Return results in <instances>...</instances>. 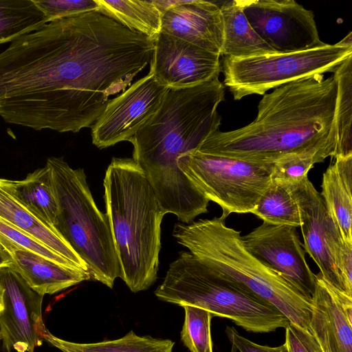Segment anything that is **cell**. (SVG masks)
Instances as JSON below:
<instances>
[{
  "label": "cell",
  "instance_id": "obj_1",
  "mask_svg": "<svg viewBox=\"0 0 352 352\" xmlns=\"http://www.w3.org/2000/svg\"><path fill=\"white\" fill-rule=\"evenodd\" d=\"M155 43L99 12L50 21L0 53V117L77 133L151 63Z\"/></svg>",
  "mask_w": 352,
  "mask_h": 352
},
{
  "label": "cell",
  "instance_id": "obj_2",
  "mask_svg": "<svg viewBox=\"0 0 352 352\" xmlns=\"http://www.w3.org/2000/svg\"><path fill=\"white\" fill-rule=\"evenodd\" d=\"M336 96L333 74L326 78L316 74L282 85L263 95L251 123L233 131L217 130L197 148L269 164L314 149L329 150L335 155Z\"/></svg>",
  "mask_w": 352,
  "mask_h": 352
},
{
  "label": "cell",
  "instance_id": "obj_3",
  "mask_svg": "<svg viewBox=\"0 0 352 352\" xmlns=\"http://www.w3.org/2000/svg\"><path fill=\"white\" fill-rule=\"evenodd\" d=\"M103 184L121 279L133 292L147 289L157 276L164 214L143 170L133 159L113 157Z\"/></svg>",
  "mask_w": 352,
  "mask_h": 352
},
{
  "label": "cell",
  "instance_id": "obj_4",
  "mask_svg": "<svg viewBox=\"0 0 352 352\" xmlns=\"http://www.w3.org/2000/svg\"><path fill=\"white\" fill-rule=\"evenodd\" d=\"M214 217L174 226L178 243L223 278L278 309L290 323L310 333L311 299L245 248L241 232Z\"/></svg>",
  "mask_w": 352,
  "mask_h": 352
},
{
  "label": "cell",
  "instance_id": "obj_5",
  "mask_svg": "<svg viewBox=\"0 0 352 352\" xmlns=\"http://www.w3.org/2000/svg\"><path fill=\"white\" fill-rule=\"evenodd\" d=\"M45 166L57 204L54 228L86 263L90 278L112 288L121 266L108 216L98 208L84 170L61 157L48 158Z\"/></svg>",
  "mask_w": 352,
  "mask_h": 352
},
{
  "label": "cell",
  "instance_id": "obj_6",
  "mask_svg": "<svg viewBox=\"0 0 352 352\" xmlns=\"http://www.w3.org/2000/svg\"><path fill=\"white\" fill-rule=\"evenodd\" d=\"M162 300L204 309L245 331L269 333L290 322L275 307L223 278L189 252H181L155 291Z\"/></svg>",
  "mask_w": 352,
  "mask_h": 352
},
{
  "label": "cell",
  "instance_id": "obj_7",
  "mask_svg": "<svg viewBox=\"0 0 352 352\" xmlns=\"http://www.w3.org/2000/svg\"><path fill=\"white\" fill-rule=\"evenodd\" d=\"M225 99L218 78L184 89H168L156 112L129 139L133 156L170 151L182 156L219 130L217 109Z\"/></svg>",
  "mask_w": 352,
  "mask_h": 352
},
{
  "label": "cell",
  "instance_id": "obj_8",
  "mask_svg": "<svg viewBox=\"0 0 352 352\" xmlns=\"http://www.w3.org/2000/svg\"><path fill=\"white\" fill-rule=\"evenodd\" d=\"M352 56V33L336 44L305 51L275 53L249 58L223 56L221 72L223 82L234 100L264 95L268 90L307 76L333 73Z\"/></svg>",
  "mask_w": 352,
  "mask_h": 352
},
{
  "label": "cell",
  "instance_id": "obj_9",
  "mask_svg": "<svg viewBox=\"0 0 352 352\" xmlns=\"http://www.w3.org/2000/svg\"><path fill=\"white\" fill-rule=\"evenodd\" d=\"M182 172L209 200L221 217L251 213L272 182L274 164L250 162L195 148L178 159Z\"/></svg>",
  "mask_w": 352,
  "mask_h": 352
},
{
  "label": "cell",
  "instance_id": "obj_10",
  "mask_svg": "<svg viewBox=\"0 0 352 352\" xmlns=\"http://www.w3.org/2000/svg\"><path fill=\"white\" fill-rule=\"evenodd\" d=\"M243 12L261 38L280 54L324 46L311 10L294 0H241Z\"/></svg>",
  "mask_w": 352,
  "mask_h": 352
},
{
  "label": "cell",
  "instance_id": "obj_11",
  "mask_svg": "<svg viewBox=\"0 0 352 352\" xmlns=\"http://www.w3.org/2000/svg\"><path fill=\"white\" fill-rule=\"evenodd\" d=\"M3 309L0 335L6 352H34L47 330L42 316L41 296L31 289L11 263L0 267Z\"/></svg>",
  "mask_w": 352,
  "mask_h": 352
},
{
  "label": "cell",
  "instance_id": "obj_12",
  "mask_svg": "<svg viewBox=\"0 0 352 352\" xmlns=\"http://www.w3.org/2000/svg\"><path fill=\"white\" fill-rule=\"evenodd\" d=\"M295 195L300 210V227L305 252L316 263L327 282L352 297L346 290L337 265L346 242L327 211L320 193L307 176L296 184Z\"/></svg>",
  "mask_w": 352,
  "mask_h": 352
},
{
  "label": "cell",
  "instance_id": "obj_13",
  "mask_svg": "<svg viewBox=\"0 0 352 352\" xmlns=\"http://www.w3.org/2000/svg\"><path fill=\"white\" fill-rule=\"evenodd\" d=\"M167 90L149 71L109 101L91 126L93 144L104 148L129 141L156 112Z\"/></svg>",
  "mask_w": 352,
  "mask_h": 352
},
{
  "label": "cell",
  "instance_id": "obj_14",
  "mask_svg": "<svg viewBox=\"0 0 352 352\" xmlns=\"http://www.w3.org/2000/svg\"><path fill=\"white\" fill-rule=\"evenodd\" d=\"M247 250L276 272L306 297L311 299L316 274L305 259L296 227L264 222L242 236Z\"/></svg>",
  "mask_w": 352,
  "mask_h": 352
},
{
  "label": "cell",
  "instance_id": "obj_15",
  "mask_svg": "<svg viewBox=\"0 0 352 352\" xmlns=\"http://www.w3.org/2000/svg\"><path fill=\"white\" fill-rule=\"evenodd\" d=\"M150 65L155 79L168 89L194 87L218 78L221 72L220 55L162 32Z\"/></svg>",
  "mask_w": 352,
  "mask_h": 352
},
{
  "label": "cell",
  "instance_id": "obj_16",
  "mask_svg": "<svg viewBox=\"0 0 352 352\" xmlns=\"http://www.w3.org/2000/svg\"><path fill=\"white\" fill-rule=\"evenodd\" d=\"M161 22V32L221 54L223 24L219 5L214 2L185 1L165 11Z\"/></svg>",
  "mask_w": 352,
  "mask_h": 352
},
{
  "label": "cell",
  "instance_id": "obj_17",
  "mask_svg": "<svg viewBox=\"0 0 352 352\" xmlns=\"http://www.w3.org/2000/svg\"><path fill=\"white\" fill-rule=\"evenodd\" d=\"M309 327L322 352H352V321L341 305L340 291L330 285L320 272L316 274Z\"/></svg>",
  "mask_w": 352,
  "mask_h": 352
},
{
  "label": "cell",
  "instance_id": "obj_18",
  "mask_svg": "<svg viewBox=\"0 0 352 352\" xmlns=\"http://www.w3.org/2000/svg\"><path fill=\"white\" fill-rule=\"evenodd\" d=\"M5 251L13 267L29 287L43 296L91 279L87 271L59 265L12 242Z\"/></svg>",
  "mask_w": 352,
  "mask_h": 352
},
{
  "label": "cell",
  "instance_id": "obj_19",
  "mask_svg": "<svg viewBox=\"0 0 352 352\" xmlns=\"http://www.w3.org/2000/svg\"><path fill=\"white\" fill-rule=\"evenodd\" d=\"M0 217L27 235L88 272L86 263L52 228L34 216L16 197L12 180L0 178Z\"/></svg>",
  "mask_w": 352,
  "mask_h": 352
},
{
  "label": "cell",
  "instance_id": "obj_20",
  "mask_svg": "<svg viewBox=\"0 0 352 352\" xmlns=\"http://www.w3.org/2000/svg\"><path fill=\"white\" fill-rule=\"evenodd\" d=\"M352 155L337 157L322 175L320 193L343 241L352 243Z\"/></svg>",
  "mask_w": 352,
  "mask_h": 352
},
{
  "label": "cell",
  "instance_id": "obj_21",
  "mask_svg": "<svg viewBox=\"0 0 352 352\" xmlns=\"http://www.w3.org/2000/svg\"><path fill=\"white\" fill-rule=\"evenodd\" d=\"M219 7L223 24L220 56L242 58L277 53L253 29L243 12L241 0L226 1Z\"/></svg>",
  "mask_w": 352,
  "mask_h": 352
},
{
  "label": "cell",
  "instance_id": "obj_22",
  "mask_svg": "<svg viewBox=\"0 0 352 352\" xmlns=\"http://www.w3.org/2000/svg\"><path fill=\"white\" fill-rule=\"evenodd\" d=\"M99 12L129 30L155 41L161 32V14L152 0H96Z\"/></svg>",
  "mask_w": 352,
  "mask_h": 352
},
{
  "label": "cell",
  "instance_id": "obj_23",
  "mask_svg": "<svg viewBox=\"0 0 352 352\" xmlns=\"http://www.w3.org/2000/svg\"><path fill=\"white\" fill-rule=\"evenodd\" d=\"M297 183L272 179L251 213L271 224L300 227V214L295 195Z\"/></svg>",
  "mask_w": 352,
  "mask_h": 352
},
{
  "label": "cell",
  "instance_id": "obj_24",
  "mask_svg": "<svg viewBox=\"0 0 352 352\" xmlns=\"http://www.w3.org/2000/svg\"><path fill=\"white\" fill-rule=\"evenodd\" d=\"M12 184L18 199L38 219L54 228L57 204L47 166L35 170L23 180H12Z\"/></svg>",
  "mask_w": 352,
  "mask_h": 352
},
{
  "label": "cell",
  "instance_id": "obj_25",
  "mask_svg": "<svg viewBox=\"0 0 352 352\" xmlns=\"http://www.w3.org/2000/svg\"><path fill=\"white\" fill-rule=\"evenodd\" d=\"M44 340L63 352H173L175 344L170 340L139 336L133 331L120 339L82 344L60 339L47 329Z\"/></svg>",
  "mask_w": 352,
  "mask_h": 352
},
{
  "label": "cell",
  "instance_id": "obj_26",
  "mask_svg": "<svg viewBox=\"0 0 352 352\" xmlns=\"http://www.w3.org/2000/svg\"><path fill=\"white\" fill-rule=\"evenodd\" d=\"M333 74L337 84L334 113L336 158L352 155V56L341 63Z\"/></svg>",
  "mask_w": 352,
  "mask_h": 352
},
{
  "label": "cell",
  "instance_id": "obj_27",
  "mask_svg": "<svg viewBox=\"0 0 352 352\" xmlns=\"http://www.w3.org/2000/svg\"><path fill=\"white\" fill-rule=\"evenodd\" d=\"M47 23L32 0H0V44L12 43Z\"/></svg>",
  "mask_w": 352,
  "mask_h": 352
},
{
  "label": "cell",
  "instance_id": "obj_28",
  "mask_svg": "<svg viewBox=\"0 0 352 352\" xmlns=\"http://www.w3.org/2000/svg\"><path fill=\"white\" fill-rule=\"evenodd\" d=\"M185 319L181 339L190 352H212L210 322L213 317L208 311L190 305L183 306Z\"/></svg>",
  "mask_w": 352,
  "mask_h": 352
},
{
  "label": "cell",
  "instance_id": "obj_29",
  "mask_svg": "<svg viewBox=\"0 0 352 352\" xmlns=\"http://www.w3.org/2000/svg\"><path fill=\"white\" fill-rule=\"evenodd\" d=\"M334 153L326 149H314L285 156L274 163L272 179L286 182H300L308 176L315 164L322 162Z\"/></svg>",
  "mask_w": 352,
  "mask_h": 352
},
{
  "label": "cell",
  "instance_id": "obj_30",
  "mask_svg": "<svg viewBox=\"0 0 352 352\" xmlns=\"http://www.w3.org/2000/svg\"><path fill=\"white\" fill-rule=\"evenodd\" d=\"M11 242L30 250L59 265L79 269L67 259L56 254L0 217V247L5 251L6 248Z\"/></svg>",
  "mask_w": 352,
  "mask_h": 352
},
{
  "label": "cell",
  "instance_id": "obj_31",
  "mask_svg": "<svg viewBox=\"0 0 352 352\" xmlns=\"http://www.w3.org/2000/svg\"><path fill=\"white\" fill-rule=\"evenodd\" d=\"M48 22L91 12H98L96 0H32Z\"/></svg>",
  "mask_w": 352,
  "mask_h": 352
},
{
  "label": "cell",
  "instance_id": "obj_32",
  "mask_svg": "<svg viewBox=\"0 0 352 352\" xmlns=\"http://www.w3.org/2000/svg\"><path fill=\"white\" fill-rule=\"evenodd\" d=\"M285 341L287 352H322L314 336L289 323L285 328Z\"/></svg>",
  "mask_w": 352,
  "mask_h": 352
},
{
  "label": "cell",
  "instance_id": "obj_33",
  "mask_svg": "<svg viewBox=\"0 0 352 352\" xmlns=\"http://www.w3.org/2000/svg\"><path fill=\"white\" fill-rule=\"evenodd\" d=\"M226 333L232 344V349L239 352H287L285 344L269 346L256 344L241 336L232 327H227Z\"/></svg>",
  "mask_w": 352,
  "mask_h": 352
},
{
  "label": "cell",
  "instance_id": "obj_34",
  "mask_svg": "<svg viewBox=\"0 0 352 352\" xmlns=\"http://www.w3.org/2000/svg\"><path fill=\"white\" fill-rule=\"evenodd\" d=\"M152 1L162 15L167 10L184 3L185 0H152Z\"/></svg>",
  "mask_w": 352,
  "mask_h": 352
},
{
  "label": "cell",
  "instance_id": "obj_35",
  "mask_svg": "<svg viewBox=\"0 0 352 352\" xmlns=\"http://www.w3.org/2000/svg\"><path fill=\"white\" fill-rule=\"evenodd\" d=\"M10 263L8 254L0 247V267Z\"/></svg>",
  "mask_w": 352,
  "mask_h": 352
},
{
  "label": "cell",
  "instance_id": "obj_36",
  "mask_svg": "<svg viewBox=\"0 0 352 352\" xmlns=\"http://www.w3.org/2000/svg\"><path fill=\"white\" fill-rule=\"evenodd\" d=\"M3 309V290L0 286V312Z\"/></svg>",
  "mask_w": 352,
  "mask_h": 352
},
{
  "label": "cell",
  "instance_id": "obj_37",
  "mask_svg": "<svg viewBox=\"0 0 352 352\" xmlns=\"http://www.w3.org/2000/svg\"><path fill=\"white\" fill-rule=\"evenodd\" d=\"M232 352H236V351L232 349Z\"/></svg>",
  "mask_w": 352,
  "mask_h": 352
},
{
  "label": "cell",
  "instance_id": "obj_38",
  "mask_svg": "<svg viewBox=\"0 0 352 352\" xmlns=\"http://www.w3.org/2000/svg\"><path fill=\"white\" fill-rule=\"evenodd\" d=\"M0 341H1V335H0Z\"/></svg>",
  "mask_w": 352,
  "mask_h": 352
}]
</instances>
